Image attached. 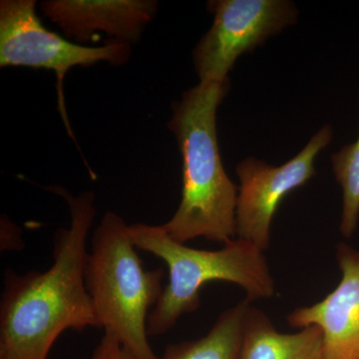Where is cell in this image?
Wrapping results in <instances>:
<instances>
[{
	"label": "cell",
	"instance_id": "obj_13",
	"mask_svg": "<svg viewBox=\"0 0 359 359\" xmlns=\"http://www.w3.org/2000/svg\"><path fill=\"white\" fill-rule=\"evenodd\" d=\"M90 359H138L109 334H104Z\"/></svg>",
	"mask_w": 359,
	"mask_h": 359
},
{
	"label": "cell",
	"instance_id": "obj_8",
	"mask_svg": "<svg viewBox=\"0 0 359 359\" xmlns=\"http://www.w3.org/2000/svg\"><path fill=\"white\" fill-rule=\"evenodd\" d=\"M341 280L335 290L313 306L287 316L292 327H318L323 334V359H359V250L337 245Z\"/></svg>",
	"mask_w": 359,
	"mask_h": 359
},
{
	"label": "cell",
	"instance_id": "obj_12",
	"mask_svg": "<svg viewBox=\"0 0 359 359\" xmlns=\"http://www.w3.org/2000/svg\"><path fill=\"white\" fill-rule=\"evenodd\" d=\"M335 179L342 189V214L339 231L351 238L359 219V136L332 156Z\"/></svg>",
	"mask_w": 359,
	"mask_h": 359
},
{
	"label": "cell",
	"instance_id": "obj_9",
	"mask_svg": "<svg viewBox=\"0 0 359 359\" xmlns=\"http://www.w3.org/2000/svg\"><path fill=\"white\" fill-rule=\"evenodd\" d=\"M40 8L66 36L83 45L97 33L136 43L157 13L153 0H48Z\"/></svg>",
	"mask_w": 359,
	"mask_h": 359
},
{
	"label": "cell",
	"instance_id": "obj_2",
	"mask_svg": "<svg viewBox=\"0 0 359 359\" xmlns=\"http://www.w3.org/2000/svg\"><path fill=\"white\" fill-rule=\"evenodd\" d=\"M229 86L200 82L173 104L169 128L183 160V187L178 209L162 226L181 244L198 238L226 244L237 236L238 188L224 171L217 138V110Z\"/></svg>",
	"mask_w": 359,
	"mask_h": 359
},
{
	"label": "cell",
	"instance_id": "obj_7",
	"mask_svg": "<svg viewBox=\"0 0 359 359\" xmlns=\"http://www.w3.org/2000/svg\"><path fill=\"white\" fill-rule=\"evenodd\" d=\"M334 130L325 125L314 134L301 152L282 166H271L249 157L236 168L238 187L236 238L252 243L262 250L271 244V224L278 205L287 194L316 176L314 160L332 140Z\"/></svg>",
	"mask_w": 359,
	"mask_h": 359
},
{
	"label": "cell",
	"instance_id": "obj_1",
	"mask_svg": "<svg viewBox=\"0 0 359 359\" xmlns=\"http://www.w3.org/2000/svg\"><path fill=\"white\" fill-rule=\"evenodd\" d=\"M51 191L67 202L70 226L56 233L54 262L44 273L18 275L6 269L0 302V359H47L66 330L100 327L85 283L95 196L89 191L73 196L60 187Z\"/></svg>",
	"mask_w": 359,
	"mask_h": 359
},
{
	"label": "cell",
	"instance_id": "obj_4",
	"mask_svg": "<svg viewBox=\"0 0 359 359\" xmlns=\"http://www.w3.org/2000/svg\"><path fill=\"white\" fill-rule=\"evenodd\" d=\"M129 226L106 212L94 231L85 283L99 325L138 359H159L149 344L147 321L165 285L163 268L144 269Z\"/></svg>",
	"mask_w": 359,
	"mask_h": 359
},
{
	"label": "cell",
	"instance_id": "obj_10",
	"mask_svg": "<svg viewBox=\"0 0 359 359\" xmlns=\"http://www.w3.org/2000/svg\"><path fill=\"white\" fill-rule=\"evenodd\" d=\"M238 359H323L320 327L295 334L278 332L264 311L249 304Z\"/></svg>",
	"mask_w": 359,
	"mask_h": 359
},
{
	"label": "cell",
	"instance_id": "obj_6",
	"mask_svg": "<svg viewBox=\"0 0 359 359\" xmlns=\"http://www.w3.org/2000/svg\"><path fill=\"white\" fill-rule=\"evenodd\" d=\"M211 29L194 51L200 82H229L228 74L242 54L297 22V11L287 0H215Z\"/></svg>",
	"mask_w": 359,
	"mask_h": 359
},
{
	"label": "cell",
	"instance_id": "obj_11",
	"mask_svg": "<svg viewBox=\"0 0 359 359\" xmlns=\"http://www.w3.org/2000/svg\"><path fill=\"white\" fill-rule=\"evenodd\" d=\"M248 299L226 309L205 337L170 344L159 359H238Z\"/></svg>",
	"mask_w": 359,
	"mask_h": 359
},
{
	"label": "cell",
	"instance_id": "obj_3",
	"mask_svg": "<svg viewBox=\"0 0 359 359\" xmlns=\"http://www.w3.org/2000/svg\"><path fill=\"white\" fill-rule=\"evenodd\" d=\"M135 247L160 257L169 271L168 283L148 316V334H167L183 314L200 306V290L214 280L235 283L247 294L248 301L269 299L276 294L275 280L264 250L235 238L223 249H193L173 240L163 226H129Z\"/></svg>",
	"mask_w": 359,
	"mask_h": 359
},
{
	"label": "cell",
	"instance_id": "obj_5",
	"mask_svg": "<svg viewBox=\"0 0 359 359\" xmlns=\"http://www.w3.org/2000/svg\"><path fill=\"white\" fill-rule=\"evenodd\" d=\"M34 0L0 2V66L52 70L58 84L75 67L99 62L120 66L131 57V44L110 39L102 46L71 42L47 29L35 11Z\"/></svg>",
	"mask_w": 359,
	"mask_h": 359
}]
</instances>
